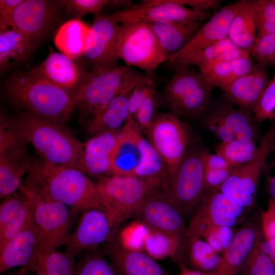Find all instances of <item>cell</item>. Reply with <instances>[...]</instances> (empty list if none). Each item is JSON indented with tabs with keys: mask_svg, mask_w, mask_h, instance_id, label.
Masks as SVG:
<instances>
[{
	"mask_svg": "<svg viewBox=\"0 0 275 275\" xmlns=\"http://www.w3.org/2000/svg\"><path fill=\"white\" fill-rule=\"evenodd\" d=\"M21 185L77 213L93 208L104 209L95 184L85 173L74 168L34 159Z\"/></svg>",
	"mask_w": 275,
	"mask_h": 275,
	"instance_id": "obj_1",
	"label": "cell"
},
{
	"mask_svg": "<svg viewBox=\"0 0 275 275\" xmlns=\"http://www.w3.org/2000/svg\"><path fill=\"white\" fill-rule=\"evenodd\" d=\"M8 97L22 113L61 124L75 108L68 91L31 70L13 73L6 82Z\"/></svg>",
	"mask_w": 275,
	"mask_h": 275,
	"instance_id": "obj_2",
	"label": "cell"
},
{
	"mask_svg": "<svg viewBox=\"0 0 275 275\" xmlns=\"http://www.w3.org/2000/svg\"><path fill=\"white\" fill-rule=\"evenodd\" d=\"M8 120L16 133L25 143L34 147L41 159L78 169L84 144L68 132L63 124L22 112Z\"/></svg>",
	"mask_w": 275,
	"mask_h": 275,
	"instance_id": "obj_3",
	"label": "cell"
},
{
	"mask_svg": "<svg viewBox=\"0 0 275 275\" xmlns=\"http://www.w3.org/2000/svg\"><path fill=\"white\" fill-rule=\"evenodd\" d=\"M151 79L150 75L126 65L93 67L73 96L75 108L81 120L88 119L117 96Z\"/></svg>",
	"mask_w": 275,
	"mask_h": 275,
	"instance_id": "obj_4",
	"label": "cell"
},
{
	"mask_svg": "<svg viewBox=\"0 0 275 275\" xmlns=\"http://www.w3.org/2000/svg\"><path fill=\"white\" fill-rule=\"evenodd\" d=\"M208 153L202 149L187 151L161 186L183 216L194 214L207 193L205 162Z\"/></svg>",
	"mask_w": 275,
	"mask_h": 275,
	"instance_id": "obj_5",
	"label": "cell"
},
{
	"mask_svg": "<svg viewBox=\"0 0 275 275\" xmlns=\"http://www.w3.org/2000/svg\"><path fill=\"white\" fill-rule=\"evenodd\" d=\"M95 184L103 209L117 227L134 215L146 198L161 187L135 176L102 177Z\"/></svg>",
	"mask_w": 275,
	"mask_h": 275,
	"instance_id": "obj_6",
	"label": "cell"
},
{
	"mask_svg": "<svg viewBox=\"0 0 275 275\" xmlns=\"http://www.w3.org/2000/svg\"><path fill=\"white\" fill-rule=\"evenodd\" d=\"M28 198L32 208L40 253L66 244L78 213L69 207L44 198L25 188L19 189Z\"/></svg>",
	"mask_w": 275,
	"mask_h": 275,
	"instance_id": "obj_7",
	"label": "cell"
},
{
	"mask_svg": "<svg viewBox=\"0 0 275 275\" xmlns=\"http://www.w3.org/2000/svg\"><path fill=\"white\" fill-rule=\"evenodd\" d=\"M274 150L275 124L261 138L252 159L236 167L218 189L249 211L255 203L266 160Z\"/></svg>",
	"mask_w": 275,
	"mask_h": 275,
	"instance_id": "obj_8",
	"label": "cell"
},
{
	"mask_svg": "<svg viewBox=\"0 0 275 275\" xmlns=\"http://www.w3.org/2000/svg\"><path fill=\"white\" fill-rule=\"evenodd\" d=\"M118 54L125 65L140 68L149 75L167 61L156 35L146 22L121 24Z\"/></svg>",
	"mask_w": 275,
	"mask_h": 275,
	"instance_id": "obj_9",
	"label": "cell"
},
{
	"mask_svg": "<svg viewBox=\"0 0 275 275\" xmlns=\"http://www.w3.org/2000/svg\"><path fill=\"white\" fill-rule=\"evenodd\" d=\"M212 88L200 72L188 68L175 73L166 86L164 97L172 113L191 118L206 110Z\"/></svg>",
	"mask_w": 275,
	"mask_h": 275,
	"instance_id": "obj_10",
	"label": "cell"
},
{
	"mask_svg": "<svg viewBox=\"0 0 275 275\" xmlns=\"http://www.w3.org/2000/svg\"><path fill=\"white\" fill-rule=\"evenodd\" d=\"M26 145L14 131L7 118L1 117L0 197L14 193L21 185L23 175L28 173L32 160Z\"/></svg>",
	"mask_w": 275,
	"mask_h": 275,
	"instance_id": "obj_11",
	"label": "cell"
},
{
	"mask_svg": "<svg viewBox=\"0 0 275 275\" xmlns=\"http://www.w3.org/2000/svg\"><path fill=\"white\" fill-rule=\"evenodd\" d=\"M149 143L169 169V174L179 164L187 152V130L173 113L156 115L146 131Z\"/></svg>",
	"mask_w": 275,
	"mask_h": 275,
	"instance_id": "obj_12",
	"label": "cell"
},
{
	"mask_svg": "<svg viewBox=\"0 0 275 275\" xmlns=\"http://www.w3.org/2000/svg\"><path fill=\"white\" fill-rule=\"evenodd\" d=\"M244 0L221 8L204 23L189 42L167 61V66L175 72L184 70L196 53L228 37V30L234 16Z\"/></svg>",
	"mask_w": 275,
	"mask_h": 275,
	"instance_id": "obj_13",
	"label": "cell"
},
{
	"mask_svg": "<svg viewBox=\"0 0 275 275\" xmlns=\"http://www.w3.org/2000/svg\"><path fill=\"white\" fill-rule=\"evenodd\" d=\"M114 22L151 23L160 21L192 22L208 20L209 11L194 10L171 0H144L131 8L117 10L108 15Z\"/></svg>",
	"mask_w": 275,
	"mask_h": 275,
	"instance_id": "obj_14",
	"label": "cell"
},
{
	"mask_svg": "<svg viewBox=\"0 0 275 275\" xmlns=\"http://www.w3.org/2000/svg\"><path fill=\"white\" fill-rule=\"evenodd\" d=\"M160 188L146 198L134 215L149 229L181 243L187 231L183 216Z\"/></svg>",
	"mask_w": 275,
	"mask_h": 275,
	"instance_id": "obj_15",
	"label": "cell"
},
{
	"mask_svg": "<svg viewBox=\"0 0 275 275\" xmlns=\"http://www.w3.org/2000/svg\"><path fill=\"white\" fill-rule=\"evenodd\" d=\"M248 211L218 189L208 191L193 214L186 235L199 236L210 226L235 227L243 221Z\"/></svg>",
	"mask_w": 275,
	"mask_h": 275,
	"instance_id": "obj_16",
	"label": "cell"
},
{
	"mask_svg": "<svg viewBox=\"0 0 275 275\" xmlns=\"http://www.w3.org/2000/svg\"><path fill=\"white\" fill-rule=\"evenodd\" d=\"M104 209L93 208L82 212L78 222L66 243L67 254L75 258L82 252L92 250L108 241L117 228Z\"/></svg>",
	"mask_w": 275,
	"mask_h": 275,
	"instance_id": "obj_17",
	"label": "cell"
},
{
	"mask_svg": "<svg viewBox=\"0 0 275 275\" xmlns=\"http://www.w3.org/2000/svg\"><path fill=\"white\" fill-rule=\"evenodd\" d=\"M121 24L108 15L97 13L90 28L84 56L93 67H111L118 65V42Z\"/></svg>",
	"mask_w": 275,
	"mask_h": 275,
	"instance_id": "obj_18",
	"label": "cell"
},
{
	"mask_svg": "<svg viewBox=\"0 0 275 275\" xmlns=\"http://www.w3.org/2000/svg\"><path fill=\"white\" fill-rule=\"evenodd\" d=\"M61 6L60 1L24 0L15 11L14 29L26 35L34 44L51 30Z\"/></svg>",
	"mask_w": 275,
	"mask_h": 275,
	"instance_id": "obj_19",
	"label": "cell"
},
{
	"mask_svg": "<svg viewBox=\"0 0 275 275\" xmlns=\"http://www.w3.org/2000/svg\"><path fill=\"white\" fill-rule=\"evenodd\" d=\"M261 224L253 220L243 224L235 231L229 247L221 255L217 267L207 275H237L245 261L263 241Z\"/></svg>",
	"mask_w": 275,
	"mask_h": 275,
	"instance_id": "obj_20",
	"label": "cell"
},
{
	"mask_svg": "<svg viewBox=\"0 0 275 275\" xmlns=\"http://www.w3.org/2000/svg\"><path fill=\"white\" fill-rule=\"evenodd\" d=\"M131 117L121 128L113 154L111 175L135 176L144 158L148 143Z\"/></svg>",
	"mask_w": 275,
	"mask_h": 275,
	"instance_id": "obj_21",
	"label": "cell"
},
{
	"mask_svg": "<svg viewBox=\"0 0 275 275\" xmlns=\"http://www.w3.org/2000/svg\"><path fill=\"white\" fill-rule=\"evenodd\" d=\"M40 251L33 220L0 249V272L17 266L36 270Z\"/></svg>",
	"mask_w": 275,
	"mask_h": 275,
	"instance_id": "obj_22",
	"label": "cell"
},
{
	"mask_svg": "<svg viewBox=\"0 0 275 275\" xmlns=\"http://www.w3.org/2000/svg\"><path fill=\"white\" fill-rule=\"evenodd\" d=\"M120 132L121 129L103 132L84 143L77 170L100 177L111 176L113 156Z\"/></svg>",
	"mask_w": 275,
	"mask_h": 275,
	"instance_id": "obj_23",
	"label": "cell"
},
{
	"mask_svg": "<svg viewBox=\"0 0 275 275\" xmlns=\"http://www.w3.org/2000/svg\"><path fill=\"white\" fill-rule=\"evenodd\" d=\"M108 242L105 253L118 275H166L146 253L124 247L114 236Z\"/></svg>",
	"mask_w": 275,
	"mask_h": 275,
	"instance_id": "obj_24",
	"label": "cell"
},
{
	"mask_svg": "<svg viewBox=\"0 0 275 275\" xmlns=\"http://www.w3.org/2000/svg\"><path fill=\"white\" fill-rule=\"evenodd\" d=\"M269 82L264 67L258 64L231 83L224 91L227 99L239 108L253 111Z\"/></svg>",
	"mask_w": 275,
	"mask_h": 275,
	"instance_id": "obj_25",
	"label": "cell"
},
{
	"mask_svg": "<svg viewBox=\"0 0 275 275\" xmlns=\"http://www.w3.org/2000/svg\"><path fill=\"white\" fill-rule=\"evenodd\" d=\"M33 220L31 205L21 190L5 198L0 206V249Z\"/></svg>",
	"mask_w": 275,
	"mask_h": 275,
	"instance_id": "obj_26",
	"label": "cell"
},
{
	"mask_svg": "<svg viewBox=\"0 0 275 275\" xmlns=\"http://www.w3.org/2000/svg\"><path fill=\"white\" fill-rule=\"evenodd\" d=\"M30 70L67 91L76 86L85 77L74 59L52 48L43 62Z\"/></svg>",
	"mask_w": 275,
	"mask_h": 275,
	"instance_id": "obj_27",
	"label": "cell"
},
{
	"mask_svg": "<svg viewBox=\"0 0 275 275\" xmlns=\"http://www.w3.org/2000/svg\"><path fill=\"white\" fill-rule=\"evenodd\" d=\"M149 23L158 39L167 61L189 42L204 24L202 21Z\"/></svg>",
	"mask_w": 275,
	"mask_h": 275,
	"instance_id": "obj_28",
	"label": "cell"
},
{
	"mask_svg": "<svg viewBox=\"0 0 275 275\" xmlns=\"http://www.w3.org/2000/svg\"><path fill=\"white\" fill-rule=\"evenodd\" d=\"M221 257V255L202 237L186 235L174 260L179 264L187 262L197 270L208 272L217 267Z\"/></svg>",
	"mask_w": 275,
	"mask_h": 275,
	"instance_id": "obj_29",
	"label": "cell"
},
{
	"mask_svg": "<svg viewBox=\"0 0 275 275\" xmlns=\"http://www.w3.org/2000/svg\"><path fill=\"white\" fill-rule=\"evenodd\" d=\"M132 90L117 96L91 116L88 119V133L95 135L120 129V126L125 124L130 117L128 101Z\"/></svg>",
	"mask_w": 275,
	"mask_h": 275,
	"instance_id": "obj_30",
	"label": "cell"
},
{
	"mask_svg": "<svg viewBox=\"0 0 275 275\" xmlns=\"http://www.w3.org/2000/svg\"><path fill=\"white\" fill-rule=\"evenodd\" d=\"M250 56L232 60L209 63L199 67L205 80L213 87L224 91L239 77L249 72L254 66Z\"/></svg>",
	"mask_w": 275,
	"mask_h": 275,
	"instance_id": "obj_31",
	"label": "cell"
},
{
	"mask_svg": "<svg viewBox=\"0 0 275 275\" xmlns=\"http://www.w3.org/2000/svg\"><path fill=\"white\" fill-rule=\"evenodd\" d=\"M34 46L29 37L16 29L0 32L1 70L25 61Z\"/></svg>",
	"mask_w": 275,
	"mask_h": 275,
	"instance_id": "obj_32",
	"label": "cell"
},
{
	"mask_svg": "<svg viewBox=\"0 0 275 275\" xmlns=\"http://www.w3.org/2000/svg\"><path fill=\"white\" fill-rule=\"evenodd\" d=\"M252 1L243 3L230 23L228 38L237 46L250 52L257 38V29Z\"/></svg>",
	"mask_w": 275,
	"mask_h": 275,
	"instance_id": "obj_33",
	"label": "cell"
},
{
	"mask_svg": "<svg viewBox=\"0 0 275 275\" xmlns=\"http://www.w3.org/2000/svg\"><path fill=\"white\" fill-rule=\"evenodd\" d=\"M90 28L79 19H74L65 22L56 35V47L61 53L74 60L84 56Z\"/></svg>",
	"mask_w": 275,
	"mask_h": 275,
	"instance_id": "obj_34",
	"label": "cell"
},
{
	"mask_svg": "<svg viewBox=\"0 0 275 275\" xmlns=\"http://www.w3.org/2000/svg\"><path fill=\"white\" fill-rule=\"evenodd\" d=\"M213 112L231 129L236 139L255 142L256 129L249 112L226 105L217 108Z\"/></svg>",
	"mask_w": 275,
	"mask_h": 275,
	"instance_id": "obj_35",
	"label": "cell"
},
{
	"mask_svg": "<svg viewBox=\"0 0 275 275\" xmlns=\"http://www.w3.org/2000/svg\"><path fill=\"white\" fill-rule=\"evenodd\" d=\"M249 56V51L240 48L227 37L196 53L188 65H196L199 68L209 63L232 60Z\"/></svg>",
	"mask_w": 275,
	"mask_h": 275,
	"instance_id": "obj_36",
	"label": "cell"
},
{
	"mask_svg": "<svg viewBox=\"0 0 275 275\" xmlns=\"http://www.w3.org/2000/svg\"><path fill=\"white\" fill-rule=\"evenodd\" d=\"M74 260L56 250L40 253L35 275H75Z\"/></svg>",
	"mask_w": 275,
	"mask_h": 275,
	"instance_id": "obj_37",
	"label": "cell"
},
{
	"mask_svg": "<svg viewBox=\"0 0 275 275\" xmlns=\"http://www.w3.org/2000/svg\"><path fill=\"white\" fill-rule=\"evenodd\" d=\"M169 173L167 164L148 142L144 158L135 176L161 187Z\"/></svg>",
	"mask_w": 275,
	"mask_h": 275,
	"instance_id": "obj_38",
	"label": "cell"
},
{
	"mask_svg": "<svg viewBox=\"0 0 275 275\" xmlns=\"http://www.w3.org/2000/svg\"><path fill=\"white\" fill-rule=\"evenodd\" d=\"M257 146L255 142L237 139L221 142L215 148L216 154L226 159L233 167L245 164L253 157Z\"/></svg>",
	"mask_w": 275,
	"mask_h": 275,
	"instance_id": "obj_39",
	"label": "cell"
},
{
	"mask_svg": "<svg viewBox=\"0 0 275 275\" xmlns=\"http://www.w3.org/2000/svg\"><path fill=\"white\" fill-rule=\"evenodd\" d=\"M235 168L220 155L208 152L205 162L206 192L219 189L232 174Z\"/></svg>",
	"mask_w": 275,
	"mask_h": 275,
	"instance_id": "obj_40",
	"label": "cell"
},
{
	"mask_svg": "<svg viewBox=\"0 0 275 275\" xmlns=\"http://www.w3.org/2000/svg\"><path fill=\"white\" fill-rule=\"evenodd\" d=\"M180 244L181 242L175 239L148 228L144 250L152 258L171 257L174 259Z\"/></svg>",
	"mask_w": 275,
	"mask_h": 275,
	"instance_id": "obj_41",
	"label": "cell"
},
{
	"mask_svg": "<svg viewBox=\"0 0 275 275\" xmlns=\"http://www.w3.org/2000/svg\"><path fill=\"white\" fill-rule=\"evenodd\" d=\"M75 275H118L114 265L104 255L96 252L87 253L76 265Z\"/></svg>",
	"mask_w": 275,
	"mask_h": 275,
	"instance_id": "obj_42",
	"label": "cell"
},
{
	"mask_svg": "<svg viewBox=\"0 0 275 275\" xmlns=\"http://www.w3.org/2000/svg\"><path fill=\"white\" fill-rule=\"evenodd\" d=\"M252 5L257 29L256 41L275 33L274 1H252Z\"/></svg>",
	"mask_w": 275,
	"mask_h": 275,
	"instance_id": "obj_43",
	"label": "cell"
},
{
	"mask_svg": "<svg viewBox=\"0 0 275 275\" xmlns=\"http://www.w3.org/2000/svg\"><path fill=\"white\" fill-rule=\"evenodd\" d=\"M261 243L251 254L237 275H275V263L261 249Z\"/></svg>",
	"mask_w": 275,
	"mask_h": 275,
	"instance_id": "obj_44",
	"label": "cell"
},
{
	"mask_svg": "<svg viewBox=\"0 0 275 275\" xmlns=\"http://www.w3.org/2000/svg\"><path fill=\"white\" fill-rule=\"evenodd\" d=\"M253 113V119L257 122L275 119V76L269 81Z\"/></svg>",
	"mask_w": 275,
	"mask_h": 275,
	"instance_id": "obj_45",
	"label": "cell"
},
{
	"mask_svg": "<svg viewBox=\"0 0 275 275\" xmlns=\"http://www.w3.org/2000/svg\"><path fill=\"white\" fill-rule=\"evenodd\" d=\"M147 232L148 228L138 221L124 229L118 240L122 245L128 249L142 251Z\"/></svg>",
	"mask_w": 275,
	"mask_h": 275,
	"instance_id": "obj_46",
	"label": "cell"
},
{
	"mask_svg": "<svg viewBox=\"0 0 275 275\" xmlns=\"http://www.w3.org/2000/svg\"><path fill=\"white\" fill-rule=\"evenodd\" d=\"M250 53L260 65L275 66V33L256 40Z\"/></svg>",
	"mask_w": 275,
	"mask_h": 275,
	"instance_id": "obj_47",
	"label": "cell"
},
{
	"mask_svg": "<svg viewBox=\"0 0 275 275\" xmlns=\"http://www.w3.org/2000/svg\"><path fill=\"white\" fill-rule=\"evenodd\" d=\"M156 89L155 85L148 94L138 112L133 118L140 129L146 132L156 116Z\"/></svg>",
	"mask_w": 275,
	"mask_h": 275,
	"instance_id": "obj_48",
	"label": "cell"
},
{
	"mask_svg": "<svg viewBox=\"0 0 275 275\" xmlns=\"http://www.w3.org/2000/svg\"><path fill=\"white\" fill-rule=\"evenodd\" d=\"M110 0H64L60 1L72 14L75 19H79L86 15L98 13L105 6H108Z\"/></svg>",
	"mask_w": 275,
	"mask_h": 275,
	"instance_id": "obj_49",
	"label": "cell"
},
{
	"mask_svg": "<svg viewBox=\"0 0 275 275\" xmlns=\"http://www.w3.org/2000/svg\"><path fill=\"white\" fill-rule=\"evenodd\" d=\"M155 85L153 79L139 85L132 90L128 98V105L129 115L132 118L148 94Z\"/></svg>",
	"mask_w": 275,
	"mask_h": 275,
	"instance_id": "obj_50",
	"label": "cell"
},
{
	"mask_svg": "<svg viewBox=\"0 0 275 275\" xmlns=\"http://www.w3.org/2000/svg\"><path fill=\"white\" fill-rule=\"evenodd\" d=\"M206 125L221 142H228L236 139L233 132L213 112L207 118Z\"/></svg>",
	"mask_w": 275,
	"mask_h": 275,
	"instance_id": "obj_51",
	"label": "cell"
},
{
	"mask_svg": "<svg viewBox=\"0 0 275 275\" xmlns=\"http://www.w3.org/2000/svg\"><path fill=\"white\" fill-rule=\"evenodd\" d=\"M23 1H0V32L14 29V14L18 6Z\"/></svg>",
	"mask_w": 275,
	"mask_h": 275,
	"instance_id": "obj_52",
	"label": "cell"
},
{
	"mask_svg": "<svg viewBox=\"0 0 275 275\" xmlns=\"http://www.w3.org/2000/svg\"><path fill=\"white\" fill-rule=\"evenodd\" d=\"M264 238L275 239V200L269 199L266 209L261 217Z\"/></svg>",
	"mask_w": 275,
	"mask_h": 275,
	"instance_id": "obj_53",
	"label": "cell"
},
{
	"mask_svg": "<svg viewBox=\"0 0 275 275\" xmlns=\"http://www.w3.org/2000/svg\"><path fill=\"white\" fill-rule=\"evenodd\" d=\"M216 228L219 241L224 252L231 244L236 230H234V227L225 226H216Z\"/></svg>",
	"mask_w": 275,
	"mask_h": 275,
	"instance_id": "obj_54",
	"label": "cell"
},
{
	"mask_svg": "<svg viewBox=\"0 0 275 275\" xmlns=\"http://www.w3.org/2000/svg\"><path fill=\"white\" fill-rule=\"evenodd\" d=\"M261 249L275 263V239L264 238L260 244Z\"/></svg>",
	"mask_w": 275,
	"mask_h": 275,
	"instance_id": "obj_55",
	"label": "cell"
},
{
	"mask_svg": "<svg viewBox=\"0 0 275 275\" xmlns=\"http://www.w3.org/2000/svg\"><path fill=\"white\" fill-rule=\"evenodd\" d=\"M272 167L275 169V161L272 163ZM268 191L270 199L275 200V174L268 178Z\"/></svg>",
	"mask_w": 275,
	"mask_h": 275,
	"instance_id": "obj_56",
	"label": "cell"
},
{
	"mask_svg": "<svg viewBox=\"0 0 275 275\" xmlns=\"http://www.w3.org/2000/svg\"><path fill=\"white\" fill-rule=\"evenodd\" d=\"M180 271L178 275H207L205 272L188 268L184 264H180Z\"/></svg>",
	"mask_w": 275,
	"mask_h": 275,
	"instance_id": "obj_57",
	"label": "cell"
},
{
	"mask_svg": "<svg viewBox=\"0 0 275 275\" xmlns=\"http://www.w3.org/2000/svg\"><path fill=\"white\" fill-rule=\"evenodd\" d=\"M28 271L25 267H21L20 269L9 273L4 275H23L26 271Z\"/></svg>",
	"mask_w": 275,
	"mask_h": 275,
	"instance_id": "obj_58",
	"label": "cell"
},
{
	"mask_svg": "<svg viewBox=\"0 0 275 275\" xmlns=\"http://www.w3.org/2000/svg\"><path fill=\"white\" fill-rule=\"evenodd\" d=\"M23 275H35V274H34L33 272L28 270L26 271Z\"/></svg>",
	"mask_w": 275,
	"mask_h": 275,
	"instance_id": "obj_59",
	"label": "cell"
},
{
	"mask_svg": "<svg viewBox=\"0 0 275 275\" xmlns=\"http://www.w3.org/2000/svg\"><path fill=\"white\" fill-rule=\"evenodd\" d=\"M274 2H275V0H274Z\"/></svg>",
	"mask_w": 275,
	"mask_h": 275,
	"instance_id": "obj_60",
	"label": "cell"
},
{
	"mask_svg": "<svg viewBox=\"0 0 275 275\" xmlns=\"http://www.w3.org/2000/svg\"><path fill=\"white\" fill-rule=\"evenodd\" d=\"M274 76H275V75H274Z\"/></svg>",
	"mask_w": 275,
	"mask_h": 275,
	"instance_id": "obj_61",
	"label": "cell"
}]
</instances>
